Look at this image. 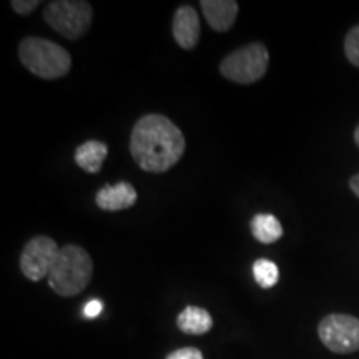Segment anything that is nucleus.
Instances as JSON below:
<instances>
[{"label":"nucleus","mask_w":359,"mask_h":359,"mask_svg":"<svg viewBox=\"0 0 359 359\" xmlns=\"http://www.w3.org/2000/svg\"><path fill=\"white\" fill-rule=\"evenodd\" d=\"M183 151L185 137L165 115L148 114L135 123L130 137V154L145 172H168L178 163Z\"/></svg>","instance_id":"nucleus-1"},{"label":"nucleus","mask_w":359,"mask_h":359,"mask_svg":"<svg viewBox=\"0 0 359 359\" xmlns=\"http://www.w3.org/2000/svg\"><path fill=\"white\" fill-rule=\"evenodd\" d=\"M92 275L93 262L87 250L79 245H65L48 275V285L62 298H72L87 288Z\"/></svg>","instance_id":"nucleus-2"},{"label":"nucleus","mask_w":359,"mask_h":359,"mask_svg":"<svg viewBox=\"0 0 359 359\" xmlns=\"http://www.w3.org/2000/svg\"><path fill=\"white\" fill-rule=\"evenodd\" d=\"M19 58L30 74L43 80L65 77L72 69V57L64 47L42 37H27L19 45Z\"/></svg>","instance_id":"nucleus-3"},{"label":"nucleus","mask_w":359,"mask_h":359,"mask_svg":"<svg viewBox=\"0 0 359 359\" xmlns=\"http://www.w3.org/2000/svg\"><path fill=\"white\" fill-rule=\"evenodd\" d=\"M269 52L263 43L253 42L228 53L219 64V74L238 85L259 82L268 72Z\"/></svg>","instance_id":"nucleus-4"},{"label":"nucleus","mask_w":359,"mask_h":359,"mask_svg":"<svg viewBox=\"0 0 359 359\" xmlns=\"http://www.w3.org/2000/svg\"><path fill=\"white\" fill-rule=\"evenodd\" d=\"M43 19L67 40H79L87 34L93 8L83 0H55L43 8Z\"/></svg>","instance_id":"nucleus-5"},{"label":"nucleus","mask_w":359,"mask_h":359,"mask_svg":"<svg viewBox=\"0 0 359 359\" xmlns=\"http://www.w3.org/2000/svg\"><path fill=\"white\" fill-rule=\"evenodd\" d=\"M318 334L330 351L338 354L359 351V320L351 314H327L318 326Z\"/></svg>","instance_id":"nucleus-6"},{"label":"nucleus","mask_w":359,"mask_h":359,"mask_svg":"<svg viewBox=\"0 0 359 359\" xmlns=\"http://www.w3.org/2000/svg\"><path fill=\"white\" fill-rule=\"evenodd\" d=\"M62 246L50 236H35L24 246L20 255V269L30 281H40L50 275Z\"/></svg>","instance_id":"nucleus-7"},{"label":"nucleus","mask_w":359,"mask_h":359,"mask_svg":"<svg viewBox=\"0 0 359 359\" xmlns=\"http://www.w3.org/2000/svg\"><path fill=\"white\" fill-rule=\"evenodd\" d=\"M172 32L180 47L185 50H193L200 42L201 25L198 12L190 6H182L175 11Z\"/></svg>","instance_id":"nucleus-8"},{"label":"nucleus","mask_w":359,"mask_h":359,"mask_svg":"<svg viewBox=\"0 0 359 359\" xmlns=\"http://www.w3.org/2000/svg\"><path fill=\"white\" fill-rule=\"evenodd\" d=\"M137 190L132 183L120 182L116 185H105L97 191L95 203L103 212H122L137 203Z\"/></svg>","instance_id":"nucleus-9"},{"label":"nucleus","mask_w":359,"mask_h":359,"mask_svg":"<svg viewBox=\"0 0 359 359\" xmlns=\"http://www.w3.org/2000/svg\"><path fill=\"white\" fill-rule=\"evenodd\" d=\"M200 7L215 32H228L235 25L238 15V4L235 0H201Z\"/></svg>","instance_id":"nucleus-10"},{"label":"nucleus","mask_w":359,"mask_h":359,"mask_svg":"<svg viewBox=\"0 0 359 359\" xmlns=\"http://www.w3.org/2000/svg\"><path fill=\"white\" fill-rule=\"evenodd\" d=\"M109 155V145L100 140H87L75 150V163L83 172L98 173L102 170L103 160Z\"/></svg>","instance_id":"nucleus-11"},{"label":"nucleus","mask_w":359,"mask_h":359,"mask_svg":"<svg viewBox=\"0 0 359 359\" xmlns=\"http://www.w3.org/2000/svg\"><path fill=\"white\" fill-rule=\"evenodd\" d=\"M177 326L185 334H206L213 327V318L200 306H187L177 318Z\"/></svg>","instance_id":"nucleus-12"},{"label":"nucleus","mask_w":359,"mask_h":359,"mask_svg":"<svg viewBox=\"0 0 359 359\" xmlns=\"http://www.w3.org/2000/svg\"><path fill=\"white\" fill-rule=\"evenodd\" d=\"M251 233H253L255 240L263 245H273L283 236V226L278 222L276 217L266 213H259L251 219L250 223Z\"/></svg>","instance_id":"nucleus-13"},{"label":"nucleus","mask_w":359,"mask_h":359,"mask_svg":"<svg viewBox=\"0 0 359 359\" xmlns=\"http://www.w3.org/2000/svg\"><path fill=\"white\" fill-rule=\"evenodd\" d=\"M253 276L255 281L264 290L273 288L280 280V269H278L276 263H273L271 259L259 258L253 263Z\"/></svg>","instance_id":"nucleus-14"},{"label":"nucleus","mask_w":359,"mask_h":359,"mask_svg":"<svg viewBox=\"0 0 359 359\" xmlns=\"http://www.w3.org/2000/svg\"><path fill=\"white\" fill-rule=\"evenodd\" d=\"M344 53H346L349 64H353L359 69V25L353 27L346 34V39H344Z\"/></svg>","instance_id":"nucleus-15"},{"label":"nucleus","mask_w":359,"mask_h":359,"mask_svg":"<svg viewBox=\"0 0 359 359\" xmlns=\"http://www.w3.org/2000/svg\"><path fill=\"white\" fill-rule=\"evenodd\" d=\"M11 6L19 15H29L40 6L39 0H12Z\"/></svg>","instance_id":"nucleus-16"},{"label":"nucleus","mask_w":359,"mask_h":359,"mask_svg":"<svg viewBox=\"0 0 359 359\" xmlns=\"http://www.w3.org/2000/svg\"><path fill=\"white\" fill-rule=\"evenodd\" d=\"M165 359H203V353L198 348H180Z\"/></svg>","instance_id":"nucleus-17"},{"label":"nucleus","mask_w":359,"mask_h":359,"mask_svg":"<svg viewBox=\"0 0 359 359\" xmlns=\"http://www.w3.org/2000/svg\"><path fill=\"white\" fill-rule=\"evenodd\" d=\"M102 309H103V303L100 302V299H90V302L85 304L83 314H85V318H88V320H93V318L100 316Z\"/></svg>","instance_id":"nucleus-18"},{"label":"nucleus","mask_w":359,"mask_h":359,"mask_svg":"<svg viewBox=\"0 0 359 359\" xmlns=\"http://www.w3.org/2000/svg\"><path fill=\"white\" fill-rule=\"evenodd\" d=\"M349 188H351V191L359 198V173L349 178Z\"/></svg>","instance_id":"nucleus-19"},{"label":"nucleus","mask_w":359,"mask_h":359,"mask_svg":"<svg viewBox=\"0 0 359 359\" xmlns=\"http://www.w3.org/2000/svg\"><path fill=\"white\" fill-rule=\"evenodd\" d=\"M354 142H356V145L359 148V125L356 127V130H354Z\"/></svg>","instance_id":"nucleus-20"}]
</instances>
